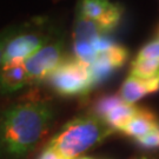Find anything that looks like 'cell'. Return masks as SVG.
Masks as SVG:
<instances>
[{"instance_id":"1","label":"cell","mask_w":159,"mask_h":159,"mask_svg":"<svg viewBox=\"0 0 159 159\" xmlns=\"http://www.w3.org/2000/svg\"><path fill=\"white\" fill-rule=\"evenodd\" d=\"M56 118L54 106L34 98L0 110V159H25L39 144Z\"/></svg>"},{"instance_id":"2","label":"cell","mask_w":159,"mask_h":159,"mask_svg":"<svg viewBox=\"0 0 159 159\" xmlns=\"http://www.w3.org/2000/svg\"><path fill=\"white\" fill-rule=\"evenodd\" d=\"M113 132L97 114H81L61 126L48 145L63 157L75 159L87 150L99 145Z\"/></svg>"},{"instance_id":"3","label":"cell","mask_w":159,"mask_h":159,"mask_svg":"<svg viewBox=\"0 0 159 159\" xmlns=\"http://www.w3.org/2000/svg\"><path fill=\"white\" fill-rule=\"evenodd\" d=\"M113 44L107 33L96 21L77 11L73 29V53L75 59L89 66L102 52Z\"/></svg>"},{"instance_id":"4","label":"cell","mask_w":159,"mask_h":159,"mask_svg":"<svg viewBox=\"0 0 159 159\" xmlns=\"http://www.w3.org/2000/svg\"><path fill=\"white\" fill-rule=\"evenodd\" d=\"M46 81L61 97L85 96L94 87L89 66L74 57H66Z\"/></svg>"},{"instance_id":"5","label":"cell","mask_w":159,"mask_h":159,"mask_svg":"<svg viewBox=\"0 0 159 159\" xmlns=\"http://www.w3.org/2000/svg\"><path fill=\"white\" fill-rule=\"evenodd\" d=\"M65 59L66 53L63 40H48L33 56L24 61V65L29 73L30 81L40 83L43 80H46Z\"/></svg>"},{"instance_id":"6","label":"cell","mask_w":159,"mask_h":159,"mask_svg":"<svg viewBox=\"0 0 159 159\" xmlns=\"http://www.w3.org/2000/svg\"><path fill=\"white\" fill-rule=\"evenodd\" d=\"M48 39L50 37L43 32H23L21 30L8 41L2 57V65L14 61H25L45 45Z\"/></svg>"},{"instance_id":"7","label":"cell","mask_w":159,"mask_h":159,"mask_svg":"<svg viewBox=\"0 0 159 159\" xmlns=\"http://www.w3.org/2000/svg\"><path fill=\"white\" fill-rule=\"evenodd\" d=\"M78 11L85 17L96 21L106 33L120 23L123 16V7L117 4L102 0H85L79 2Z\"/></svg>"},{"instance_id":"8","label":"cell","mask_w":159,"mask_h":159,"mask_svg":"<svg viewBox=\"0 0 159 159\" xmlns=\"http://www.w3.org/2000/svg\"><path fill=\"white\" fill-rule=\"evenodd\" d=\"M129 58V51L124 46L116 44L102 52L97 59L89 65L94 86L106 80L116 70L120 68Z\"/></svg>"},{"instance_id":"9","label":"cell","mask_w":159,"mask_h":159,"mask_svg":"<svg viewBox=\"0 0 159 159\" xmlns=\"http://www.w3.org/2000/svg\"><path fill=\"white\" fill-rule=\"evenodd\" d=\"M157 91H159V75L144 79L130 74L120 87L119 96L125 102L134 105L139 99Z\"/></svg>"},{"instance_id":"10","label":"cell","mask_w":159,"mask_h":159,"mask_svg":"<svg viewBox=\"0 0 159 159\" xmlns=\"http://www.w3.org/2000/svg\"><path fill=\"white\" fill-rule=\"evenodd\" d=\"M30 81L29 73L24 65V61H14L2 65L0 68V93H12L16 92Z\"/></svg>"},{"instance_id":"11","label":"cell","mask_w":159,"mask_h":159,"mask_svg":"<svg viewBox=\"0 0 159 159\" xmlns=\"http://www.w3.org/2000/svg\"><path fill=\"white\" fill-rule=\"evenodd\" d=\"M158 125V118L153 112L146 108H138L137 113L131 118L130 121L124 126V129L120 132L137 140L146 136L148 132H151Z\"/></svg>"},{"instance_id":"12","label":"cell","mask_w":159,"mask_h":159,"mask_svg":"<svg viewBox=\"0 0 159 159\" xmlns=\"http://www.w3.org/2000/svg\"><path fill=\"white\" fill-rule=\"evenodd\" d=\"M138 108L136 105L127 104L124 100L110 110L102 119L107 124L113 131H121L124 126L131 120V118L137 113Z\"/></svg>"},{"instance_id":"13","label":"cell","mask_w":159,"mask_h":159,"mask_svg":"<svg viewBox=\"0 0 159 159\" xmlns=\"http://www.w3.org/2000/svg\"><path fill=\"white\" fill-rule=\"evenodd\" d=\"M131 75L150 79L159 75V59L138 60L134 59L131 66Z\"/></svg>"},{"instance_id":"14","label":"cell","mask_w":159,"mask_h":159,"mask_svg":"<svg viewBox=\"0 0 159 159\" xmlns=\"http://www.w3.org/2000/svg\"><path fill=\"white\" fill-rule=\"evenodd\" d=\"M21 30H23V26L14 25V26H10V27H6L5 30L0 31V66H2V57H4V52H5L8 41L14 35H17Z\"/></svg>"},{"instance_id":"15","label":"cell","mask_w":159,"mask_h":159,"mask_svg":"<svg viewBox=\"0 0 159 159\" xmlns=\"http://www.w3.org/2000/svg\"><path fill=\"white\" fill-rule=\"evenodd\" d=\"M136 59L148 60V59H159V37L156 40L148 43L138 52Z\"/></svg>"},{"instance_id":"16","label":"cell","mask_w":159,"mask_h":159,"mask_svg":"<svg viewBox=\"0 0 159 159\" xmlns=\"http://www.w3.org/2000/svg\"><path fill=\"white\" fill-rule=\"evenodd\" d=\"M138 145L145 148H159V125L148 132L146 136L142 137L136 140Z\"/></svg>"},{"instance_id":"17","label":"cell","mask_w":159,"mask_h":159,"mask_svg":"<svg viewBox=\"0 0 159 159\" xmlns=\"http://www.w3.org/2000/svg\"><path fill=\"white\" fill-rule=\"evenodd\" d=\"M37 159H70V158L63 157L61 154H59L54 148L47 144L45 148H43V151L39 153V156L37 157Z\"/></svg>"},{"instance_id":"18","label":"cell","mask_w":159,"mask_h":159,"mask_svg":"<svg viewBox=\"0 0 159 159\" xmlns=\"http://www.w3.org/2000/svg\"><path fill=\"white\" fill-rule=\"evenodd\" d=\"M78 159H93V158H91V157H80Z\"/></svg>"},{"instance_id":"19","label":"cell","mask_w":159,"mask_h":159,"mask_svg":"<svg viewBox=\"0 0 159 159\" xmlns=\"http://www.w3.org/2000/svg\"><path fill=\"white\" fill-rule=\"evenodd\" d=\"M136 159H148V157H139V158H136Z\"/></svg>"}]
</instances>
